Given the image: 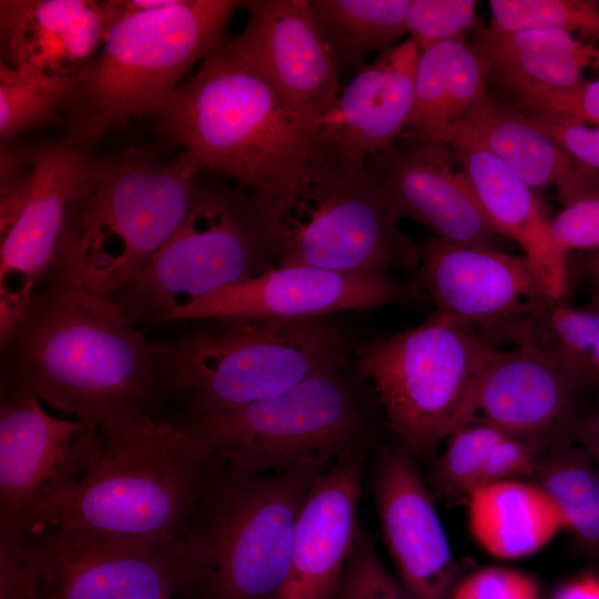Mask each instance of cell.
I'll return each instance as SVG.
<instances>
[{"instance_id": "4fadbf2b", "label": "cell", "mask_w": 599, "mask_h": 599, "mask_svg": "<svg viewBox=\"0 0 599 599\" xmlns=\"http://www.w3.org/2000/svg\"><path fill=\"white\" fill-rule=\"evenodd\" d=\"M100 430L49 415L27 387L2 376L0 518L22 531L88 473Z\"/></svg>"}, {"instance_id": "d6986e66", "label": "cell", "mask_w": 599, "mask_h": 599, "mask_svg": "<svg viewBox=\"0 0 599 599\" xmlns=\"http://www.w3.org/2000/svg\"><path fill=\"white\" fill-rule=\"evenodd\" d=\"M244 30L229 45L252 63L284 102L314 122L339 93L338 72L308 0L244 1Z\"/></svg>"}, {"instance_id": "7402d4cb", "label": "cell", "mask_w": 599, "mask_h": 599, "mask_svg": "<svg viewBox=\"0 0 599 599\" xmlns=\"http://www.w3.org/2000/svg\"><path fill=\"white\" fill-rule=\"evenodd\" d=\"M367 455L338 457L312 485L296 520L287 577L272 599H335L359 526Z\"/></svg>"}, {"instance_id": "1f68e13d", "label": "cell", "mask_w": 599, "mask_h": 599, "mask_svg": "<svg viewBox=\"0 0 599 599\" xmlns=\"http://www.w3.org/2000/svg\"><path fill=\"white\" fill-rule=\"evenodd\" d=\"M491 22L497 32L562 30L599 43V6L593 0H490Z\"/></svg>"}, {"instance_id": "e0dca14e", "label": "cell", "mask_w": 599, "mask_h": 599, "mask_svg": "<svg viewBox=\"0 0 599 599\" xmlns=\"http://www.w3.org/2000/svg\"><path fill=\"white\" fill-rule=\"evenodd\" d=\"M27 540L40 599H171L187 593L181 545L143 547L55 531Z\"/></svg>"}, {"instance_id": "f1b7e54d", "label": "cell", "mask_w": 599, "mask_h": 599, "mask_svg": "<svg viewBox=\"0 0 599 599\" xmlns=\"http://www.w3.org/2000/svg\"><path fill=\"white\" fill-rule=\"evenodd\" d=\"M337 72L363 68L407 33L409 0H308Z\"/></svg>"}, {"instance_id": "ee69618b", "label": "cell", "mask_w": 599, "mask_h": 599, "mask_svg": "<svg viewBox=\"0 0 599 599\" xmlns=\"http://www.w3.org/2000/svg\"><path fill=\"white\" fill-rule=\"evenodd\" d=\"M577 439L599 466V408L585 418L577 433Z\"/></svg>"}, {"instance_id": "52a82bcc", "label": "cell", "mask_w": 599, "mask_h": 599, "mask_svg": "<svg viewBox=\"0 0 599 599\" xmlns=\"http://www.w3.org/2000/svg\"><path fill=\"white\" fill-rule=\"evenodd\" d=\"M333 461L308 459L266 474L223 469L181 542L187 593L197 599H272L287 577L303 502Z\"/></svg>"}, {"instance_id": "f35d334b", "label": "cell", "mask_w": 599, "mask_h": 599, "mask_svg": "<svg viewBox=\"0 0 599 599\" xmlns=\"http://www.w3.org/2000/svg\"><path fill=\"white\" fill-rule=\"evenodd\" d=\"M550 232L558 250H599V191L566 204L551 221Z\"/></svg>"}, {"instance_id": "83f0119b", "label": "cell", "mask_w": 599, "mask_h": 599, "mask_svg": "<svg viewBox=\"0 0 599 599\" xmlns=\"http://www.w3.org/2000/svg\"><path fill=\"white\" fill-rule=\"evenodd\" d=\"M467 505L471 534L499 559L529 556L566 530L556 505L535 483L497 481L470 493Z\"/></svg>"}, {"instance_id": "d590c367", "label": "cell", "mask_w": 599, "mask_h": 599, "mask_svg": "<svg viewBox=\"0 0 599 599\" xmlns=\"http://www.w3.org/2000/svg\"><path fill=\"white\" fill-rule=\"evenodd\" d=\"M335 599H409L385 567L370 531L361 522Z\"/></svg>"}, {"instance_id": "ffe728a7", "label": "cell", "mask_w": 599, "mask_h": 599, "mask_svg": "<svg viewBox=\"0 0 599 599\" xmlns=\"http://www.w3.org/2000/svg\"><path fill=\"white\" fill-rule=\"evenodd\" d=\"M454 161L447 144L398 139L366 163L379 177L398 222L413 220L448 242L496 247L500 235Z\"/></svg>"}, {"instance_id": "3957f363", "label": "cell", "mask_w": 599, "mask_h": 599, "mask_svg": "<svg viewBox=\"0 0 599 599\" xmlns=\"http://www.w3.org/2000/svg\"><path fill=\"white\" fill-rule=\"evenodd\" d=\"M203 172L185 152L131 148L89 161L70 196L54 260L40 284L114 295L177 229Z\"/></svg>"}, {"instance_id": "30bf717a", "label": "cell", "mask_w": 599, "mask_h": 599, "mask_svg": "<svg viewBox=\"0 0 599 599\" xmlns=\"http://www.w3.org/2000/svg\"><path fill=\"white\" fill-rule=\"evenodd\" d=\"M498 352L488 336L436 309L417 327L356 343L354 366L399 443L424 460L475 418L481 382Z\"/></svg>"}, {"instance_id": "9a60e30c", "label": "cell", "mask_w": 599, "mask_h": 599, "mask_svg": "<svg viewBox=\"0 0 599 599\" xmlns=\"http://www.w3.org/2000/svg\"><path fill=\"white\" fill-rule=\"evenodd\" d=\"M531 326L512 349L496 355L481 382L476 413L510 435L567 444L586 418L578 416L580 400L599 379Z\"/></svg>"}, {"instance_id": "7c38bea8", "label": "cell", "mask_w": 599, "mask_h": 599, "mask_svg": "<svg viewBox=\"0 0 599 599\" xmlns=\"http://www.w3.org/2000/svg\"><path fill=\"white\" fill-rule=\"evenodd\" d=\"M90 149L68 135L1 148V345L54 260L70 196L92 159Z\"/></svg>"}, {"instance_id": "8d00e7d4", "label": "cell", "mask_w": 599, "mask_h": 599, "mask_svg": "<svg viewBox=\"0 0 599 599\" xmlns=\"http://www.w3.org/2000/svg\"><path fill=\"white\" fill-rule=\"evenodd\" d=\"M475 0H409L406 29L420 51L464 38L476 21Z\"/></svg>"}, {"instance_id": "484cf974", "label": "cell", "mask_w": 599, "mask_h": 599, "mask_svg": "<svg viewBox=\"0 0 599 599\" xmlns=\"http://www.w3.org/2000/svg\"><path fill=\"white\" fill-rule=\"evenodd\" d=\"M501 159L530 187H555L566 205L599 191V171L550 140L527 118L490 95L463 126Z\"/></svg>"}, {"instance_id": "ac0fdd59", "label": "cell", "mask_w": 599, "mask_h": 599, "mask_svg": "<svg viewBox=\"0 0 599 599\" xmlns=\"http://www.w3.org/2000/svg\"><path fill=\"white\" fill-rule=\"evenodd\" d=\"M370 490L395 578L409 599H449L459 568L415 457L399 444L376 449Z\"/></svg>"}, {"instance_id": "4dcf8cb0", "label": "cell", "mask_w": 599, "mask_h": 599, "mask_svg": "<svg viewBox=\"0 0 599 599\" xmlns=\"http://www.w3.org/2000/svg\"><path fill=\"white\" fill-rule=\"evenodd\" d=\"M505 434L488 422H475V418L457 428L426 476L433 497L455 501L480 488L493 450Z\"/></svg>"}, {"instance_id": "8fae6325", "label": "cell", "mask_w": 599, "mask_h": 599, "mask_svg": "<svg viewBox=\"0 0 599 599\" xmlns=\"http://www.w3.org/2000/svg\"><path fill=\"white\" fill-rule=\"evenodd\" d=\"M272 267L252 199L242 189L197 177L177 229L111 297L133 323L161 324L193 302Z\"/></svg>"}, {"instance_id": "2e32d148", "label": "cell", "mask_w": 599, "mask_h": 599, "mask_svg": "<svg viewBox=\"0 0 599 599\" xmlns=\"http://www.w3.org/2000/svg\"><path fill=\"white\" fill-rule=\"evenodd\" d=\"M417 285L387 272L274 266L193 302L172 314L167 322L331 316L337 312L405 305L417 298Z\"/></svg>"}, {"instance_id": "277c9868", "label": "cell", "mask_w": 599, "mask_h": 599, "mask_svg": "<svg viewBox=\"0 0 599 599\" xmlns=\"http://www.w3.org/2000/svg\"><path fill=\"white\" fill-rule=\"evenodd\" d=\"M199 322L154 343L164 406L183 405L174 417L241 407L354 364L356 343L332 316Z\"/></svg>"}, {"instance_id": "6da1fadb", "label": "cell", "mask_w": 599, "mask_h": 599, "mask_svg": "<svg viewBox=\"0 0 599 599\" xmlns=\"http://www.w3.org/2000/svg\"><path fill=\"white\" fill-rule=\"evenodd\" d=\"M4 377L98 429L167 417L149 343L110 296L40 284L8 339Z\"/></svg>"}, {"instance_id": "44dd1931", "label": "cell", "mask_w": 599, "mask_h": 599, "mask_svg": "<svg viewBox=\"0 0 599 599\" xmlns=\"http://www.w3.org/2000/svg\"><path fill=\"white\" fill-rule=\"evenodd\" d=\"M419 54L408 38L356 72L313 122L322 154L362 167L399 139L414 105Z\"/></svg>"}, {"instance_id": "d4e9b609", "label": "cell", "mask_w": 599, "mask_h": 599, "mask_svg": "<svg viewBox=\"0 0 599 599\" xmlns=\"http://www.w3.org/2000/svg\"><path fill=\"white\" fill-rule=\"evenodd\" d=\"M489 65L465 38L420 51L413 110L402 140L447 144L489 97Z\"/></svg>"}, {"instance_id": "603a6c76", "label": "cell", "mask_w": 599, "mask_h": 599, "mask_svg": "<svg viewBox=\"0 0 599 599\" xmlns=\"http://www.w3.org/2000/svg\"><path fill=\"white\" fill-rule=\"evenodd\" d=\"M109 29L103 1L1 0V63L70 87Z\"/></svg>"}, {"instance_id": "d6a6232c", "label": "cell", "mask_w": 599, "mask_h": 599, "mask_svg": "<svg viewBox=\"0 0 599 599\" xmlns=\"http://www.w3.org/2000/svg\"><path fill=\"white\" fill-rule=\"evenodd\" d=\"M69 85L0 63V136L18 133L61 113Z\"/></svg>"}, {"instance_id": "ba28073f", "label": "cell", "mask_w": 599, "mask_h": 599, "mask_svg": "<svg viewBox=\"0 0 599 599\" xmlns=\"http://www.w3.org/2000/svg\"><path fill=\"white\" fill-rule=\"evenodd\" d=\"M240 6L243 1L172 0L116 21L65 93L67 135L91 148L133 118H153L182 75L223 39Z\"/></svg>"}, {"instance_id": "74e56055", "label": "cell", "mask_w": 599, "mask_h": 599, "mask_svg": "<svg viewBox=\"0 0 599 599\" xmlns=\"http://www.w3.org/2000/svg\"><path fill=\"white\" fill-rule=\"evenodd\" d=\"M39 588L27 537L17 525L0 518V599H40Z\"/></svg>"}, {"instance_id": "8992f818", "label": "cell", "mask_w": 599, "mask_h": 599, "mask_svg": "<svg viewBox=\"0 0 599 599\" xmlns=\"http://www.w3.org/2000/svg\"><path fill=\"white\" fill-rule=\"evenodd\" d=\"M161 135L202 169L256 191L322 154L313 123L223 39L153 116Z\"/></svg>"}, {"instance_id": "bcb514c9", "label": "cell", "mask_w": 599, "mask_h": 599, "mask_svg": "<svg viewBox=\"0 0 599 599\" xmlns=\"http://www.w3.org/2000/svg\"><path fill=\"white\" fill-rule=\"evenodd\" d=\"M598 6H599V1H598Z\"/></svg>"}, {"instance_id": "60d3db41", "label": "cell", "mask_w": 599, "mask_h": 599, "mask_svg": "<svg viewBox=\"0 0 599 599\" xmlns=\"http://www.w3.org/2000/svg\"><path fill=\"white\" fill-rule=\"evenodd\" d=\"M526 118L579 162L599 171V128Z\"/></svg>"}, {"instance_id": "836d02e7", "label": "cell", "mask_w": 599, "mask_h": 599, "mask_svg": "<svg viewBox=\"0 0 599 599\" xmlns=\"http://www.w3.org/2000/svg\"><path fill=\"white\" fill-rule=\"evenodd\" d=\"M532 331L599 379V307H573L566 297L552 301Z\"/></svg>"}, {"instance_id": "f6af8a7d", "label": "cell", "mask_w": 599, "mask_h": 599, "mask_svg": "<svg viewBox=\"0 0 599 599\" xmlns=\"http://www.w3.org/2000/svg\"><path fill=\"white\" fill-rule=\"evenodd\" d=\"M587 273L595 294V301L599 303V250L588 261Z\"/></svg>"}, {"instance_id": "cb8c5ba5", "label": "cell", "mask_w": 599, "mask_h": 599, "mask_svg": "<svg viewBox=\"0 0 599 599\" xmlns=\"http://www.w3.org/2000/svg\"><path fill=\"white\" fill-rule=\"evenodd\" d=\"M447 145L461 164L494 230L521 247L552 300L566 297L567 256L556 246L551 221L531 187L467 129L460 128Z\"/></svg>"}, {"instance_id": "b9f144b4", "label": "cell", "mask_w": 599, "mask_h": 599, "mask_svg": "<svg viewBox=\"0 0 599 599\" xmlns=\"http://www.w3.org/2000/svg\"><path fill=\"white\" fill-rule=\"evenodd\" d=\"M172 0H105L103 7L110 27L116 21L166 6Z\"/></svg>"}, {"instance_id": "f546056e", "label": "cell", "mask_w": 599, "mask_h": 599, "mask_svg": "<svg viewBox=\"0 0 599 599\" xmlns=\"http://www.w3.org/2000/svg\"><path fill=\"white\" fill-rule=\"evenodd\" d=\"M532 477L561 514L566 530L585 549L599 552V466L583 447H549Z\"/></svg>"}, {"instance_id": "5b68a950", "label": "cell", "mask_w": 599, "mask_h": 599, "mask_svg": "<svg viewBox=\"0 0 599 599\" xmlns=\"http://www.w3.org/2000/svg\"><path fill=\"white\" fill-rule=\"evenodd\" d=\"M274 266L416 272L420 244L399 227L377 174L324 154L283 171L251 196Z\"/></svg>"}, {"instance_id": "9c48e42d", "label": "cell", "mask_w": 599, "mask_h": 599, "mask_svg": "<svg viewBox=\"0 0 599 599\" xmlns=\"http://www.w3.org/2000/svg\"><path fill=\"white\" fill-rule=\"evenodd\" d=\"M377 407L353 364L266 399L174 419L225 469L266 474L308 459L369 453L378 438Z\"/></svg>"}, {"instance_id": "5bb4252c", "label": "cell", "mask_w": 599, "mask_h": 599, "mask_svg": "<svg viewBox=\"0 0 599 599\" xmlns=\"http://www.w3.org/2000/svg\"><path fill=\"white\" fill-rule=\"evenodd\" d=\"M418 286L441 311L496 339L515 342L555 300L522 256L432 236L420 244Z\"/></svg>"}, {"instance_id": "4316f807", "label": "cell", "mask_w": 599, "mask_h": 599, "mask_svg": "<svg viewBox=\"0 0 599 599\" xmlns=\"http://www.w3.org/2000/svg\"><path fill=\"white\" fill-rule=\"evenodd\" d=\"M475 45L489 65V82L510 95L571 87L585 80V69H599V45L562 30L487 29Z\"/></svg>"}, {"instance_id": "7bdbcfd3", "label": "cell", "mask_w": 599, "mask_h": 599, "mask_svg": "<svg viewBox=\"0 0 599 599\" xmlns=\"http://www.w3.org/2000/svg\"><path fill=\"white\" fill-rule=\"evenodd\" d=\"M554 599H599V576L583 575L560 587Z\"/></svg>"}, {"instance_id": "ab89813d", "label": "cell", "mask_w": 599, "mask_h": 599, "mask_svg": "<svg viewBox=\"0 0 599 599\" xmlns=\"http://www.w3.org/2000/svg\"><path fill=\"white\" fill-rule=\"evenodd\" d=\"M449 599H540L537 581L527 573L487 567L458 581Z\"/></svg>"}, {"instance_id": "7a4b0ae2", "label": "cell", "mask_w": 599, "mask_h": 599, "mask_svg": "<svg viewBox=\"0 0 599 599\" xmlns=\"http://www.w3.org/2000/svg\"><path fill=\"white\" fill-rule=\"evenodd\" d=\"M99 430V453L88 473L23 534L181 545L199 502L225 468L173 418Z\"/></svg>"}, {"instance_id": "e575fe53", "label": "cell", "mask_w": 599, "mask_h": 599, "mask_svg": "<svg viewBox=\"0 0 599 599\" xmlns=\"http://www.w3.org/2000/svg\"><path fill=\"white\" fill-rule=\"evenodd\" d=\"M514 109L528 118L557 123H591L599 128V80L566 88L521 91L511 95Z\"/></svg>"}]
</instances>
